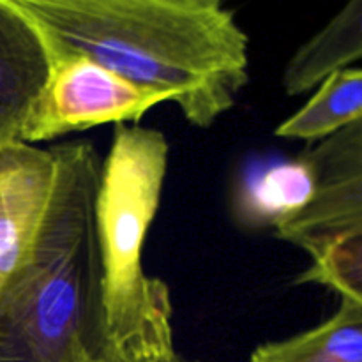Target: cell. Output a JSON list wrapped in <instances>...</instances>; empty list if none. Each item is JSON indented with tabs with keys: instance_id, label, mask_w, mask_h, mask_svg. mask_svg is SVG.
<instances>
[{
	"instance_id": "6da1fadb",
	"label": "cell",
	"mask_w": 362,
	"mask_h": 362,
	"mask_svg": "<svg viewBox=\"0 0 362 362\" xmlns=\"http://www.w3.org/2000/svg\"><path fill=\"white\" fill-rule=\"evenodd\" d=\"M48 49L87 55L172 95L207 129L250 81V37L219 0H13Z\"/></svg>"
},
{
	"instance_id": "7a4b0ae2",
	"label": "cell",
	"mask_w": 362,
	"mask_h": 362,
	"mask_svg": "<svg viewBox=\"0 0 362 362\" xmlns=\"http://www.w3.org/2000/svg\"><path fill=\"white\" fill-rule=\"evenodd\" d=\"M52 148L57 170L45 223L0 288V362H99L112 354L95 228L103 159L88 141Z\"/></svg>"
},
{
	"instance_id": "3957f363",
	"label": "cell",
	"mask_w": 362,
	"mask_h": 362,
	"mask_svg": "<svg viewBox=\"0 0 362 362\" xmlns=\"http://www.w3.org/2000/svg\"><path fill=\"white\" fill-rule=\"evenodd\" d=\"M168 154L161 131L117 124L95 198L106 338L112 354L133 362H180L170 290L145 274L141 262L161 204Z\"/></svg>"
},
{
	"instance_id": "277c9868",
	"label": "cell",
	"mask_w": 362,
	"mask_h": 362,
	"mask_svg": "<svg viewBox=\"0 0 362 362\" xmlns=\"http://www.w3.org/2000/svg\"><path fill=\"white\" fill-rule=\"evenodd\" d=\"M45 49L48 71L21 131L23 144L53 141L103 124L138 122L161 103H172L166 92L140 87L87 55Z\"/></svg>"
},
{
	"instance_id": "5b68a950",
	"label": "cell",
	"mask_w": 362,
	"mask_h": 362,
	"mask_svg": "<svg viewBox=\"0 0 362 362\" xmlns=\"http://www.w3.org/2000/svg\"><path fill=\"white\" fill-rule=\"evenodd\" d=\"M315 189L297 214L276 226V235L311 260L332 247L362 239V120L308 148Z\"/></svg>"
},
{
	"instance_id": "8992f818",
	"label": "cell",
	"mask_w": 362,
	"mask_h": 362,
	"mask_svg": "<svg viewBox=\"0 0 362 362\" xmlns=\"http://www.w3.org/2000/svg\"><path fill=\"white\" fill-rule=\"evenodd\" d=\"M55 170L52 147L16 141L0 148V288L30 255L52 200Z\"/></svg>"
},
{
	"instance_id": "52a82bcc",
	"label": "cell",
	"mask_w": 362,
	"mask_h": 362,
	"mask_svg": "<svg viewBox=\"0 0 362 362\" xmlns=\"http://www.w3.org/2000/svg\"><path fill=\"white\" fill-rule=\"evenodd\" d=\"M46 71L48 57L35 27L13 0H0V148L20 141Z\"/></svg>"
},
{
	"instance_id": "ba28073f",
	"label": "cell",
	"mask_w": 362,
	"mask_h": 362,
	"mask_svg": "<svg viewBox=\"0 0 362 362\" xmlns=\"http://www.w3.org/2000/svg\"><path fill=\"white\" fill-rule=\"evenodd\" d=\"M313 189L315 166L306 151L296 159L246 173L233 194V212L250 228H276L310 202Z\"/></svg>"
},
{
	"instance_id": "9c48e42d",
	"label": "cell",
	"mask_w": 362,
	"mask_h": 362,
	"mask_svg": "<svg viewBox=\"0 0 362 362\" xmlns=\"http://www.w3.org/2000/svg\"><path fill=\"white\" fill-rule=\"evenodd\" d=\"M362 57V0L346 4L324 28L304 42L283 73V90L300 95Z\"/></svg>"
},
{
	"instance_id": "30bf717a",
	"label": "cell",
	"mask_w": 362,
	"mask_h": 362,
	"mask_svg": "<svg viewBox=\"0 0 362 362\" xmlns=\"http://www.w3.org/2000/svg\"><path fill=\"white\" fill-rule=\"evenodd\" d=\"M250 362H362V304L341 299L331 318L292 338L264 343Z\"/></svg>"
},
{
	"instance_id": "8fae6325",
	"label": "cell",
	"mask_w": 362,
	"mask_h": 362,
	"mask_svg": "<svg viewBox=\"0 0 362 362\" xmlns=\"http://www.w3.org/2000/svg\"><path fill=\"white\" fill-rule=\"evenodd\" d=\"M357 120H362V71L349 67L322 81L310 101L279 124L276 136L313 144Z\"/></svg>"
},
{
	"instance_id": "7c38bea8",
	"label": "cell",
	"mask_w": 362,
	"mask_h": 362,
	"mask_svg": "<svg viewBox=\"0 0 362 362\" xmlns=\"http://www.w3.org/2000/svg\"><path fill=\"white\" fill-rule=\"evenodd\" d=\"M304 283L327 286L341 299L362 304V239L339 244L313 260L311 267L296 279V285Z\"/></svg>"
},
{
	"instance_id": "4fadbf2b",
	"label": "cell",
	"mask_w": 362,
	"mask_h": 362,
	"mask_svg": "<svg viewBox=\"0 0 362 362\" xmlns=\"http://www.w3.org/2000/svg\"><path fill=\"white\" fill-rule=\"evenodd\" d=\"M99 362H133V361L126 359V357H122V356H117V354H110V356L106 357V359H103V361H99Z\"/></svg>"
}]
</instances>
